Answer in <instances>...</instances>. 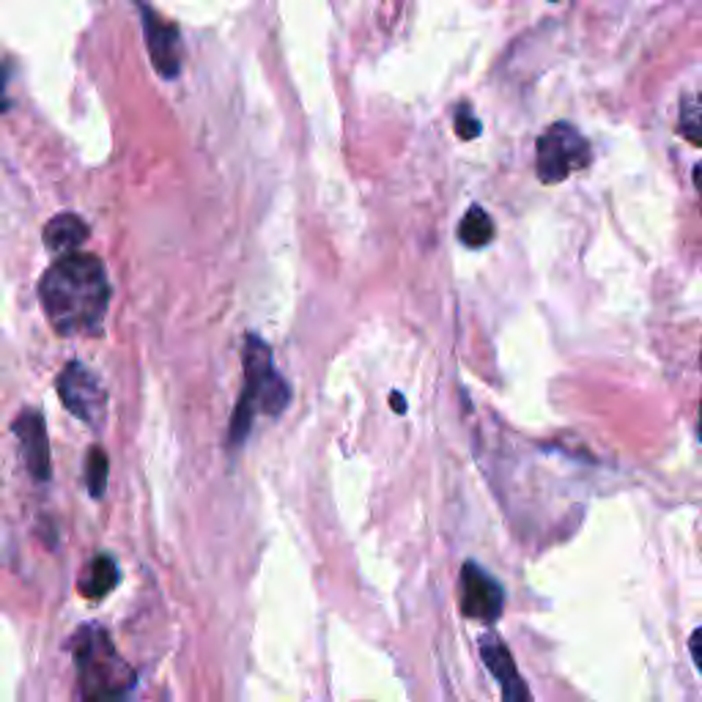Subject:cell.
Wrapping results in <instances>:
<instances>
[{
    "label": "cell",
    "instance_id": "16",
    "mask_svg": "<svg viewBox=\"0 0 702 702\" xmlns=\"http://www.w3.org/2000/svg\"><path fill=\"white\" fill-rule=\"evenodd\" d=\"M390 406H393V409H398L401 415H404V411H406V401H404V395H401V393H393V395H390Z\"/></svg>",
    "mask_w": 702,
    "mask_h": 702
},
{
    "label": "cell",
    "instance_id": "3",
    "mask_svg": "<svg viewBox=\"0 0 702 702\" xmlns=\"http://www.w3.org/2000/svg\"><path fill=\"white\" fill-rule=\"evenodd\" d=\"M75 667L81 678V694L86 700H119L135 686V673L119 656L108 631L99 626H83L75 635Z\"/></svg>",
    "mask_w": 702,
    "mask_h": 702
},
{
    "label": "cell",
    "instance_id": "6",
    "mask_svg": "<svg viewBox=\"0 0 702 702\" xmlns=\"http://www.w3.org/2000/svg\"><path fill=\"white\" fill-rule=\"evenodd\" d=\"M140 7V20H144L146 47L155 69L165 81H176L182 75V39H178V28L168 20H162L146 0H137Z\"/></svg>",
    "mask_w": 702,
    "mask_h": 702
},
{
    "label": "cell",
    "instance_id": "8",
    "mask_svg": "<svg viewBox=\"0 0 702 702\" xmlns=\"http://www.w3.org/2000/svg\"><path fill=\"white\" fill-rule=\"evenodd\" d=\"M12 431L17 434L20 447H23L28 472L34 475L36 480H41V483H47L52 475V467H50V440H47L45 417H41L39 411L25 409L23 415L12 423Z\"/></svg>",
    "mask_w": 702,
    "mask_h": 702
},
{
    "label": "cell",
    "instance_id": "9",
    "mask_svg": "<svg viewBox=\"0 0 702 702\" xmlns=\"http://www.w3.org/2000/svg\"><path fill=\"white\" fill-rule=\"evenodd\" d=\"M480 653H483L485 667H489L491 673H494V678L503 683L505 700H530V689L521 683L514 658H510V651L497 640V637L494 635L485 637V640L480 642Z\"/></svg>",
    "mask_w": 702,
    "mask_h": 702
},
{
    "label": "cell",
    "instance_id": "12",
    "mask_svg": "<svg viewBox=\"0 0 702 702\" xmlns=\"http://www.w3.org/2000/svg\"><path fill=\"white\" fill-rule=\"evenodd\" d=\"M115 584H119V566H115V559L108 557V554H99L91 566H88L86 579L81 582V590L88 599H102Z\"/></svg>",
    "mask_w": 702,
    "mask_h": 702
},
{
    "label": "cell",
    "instance_id": "1",
    "mask_svg": "<svg viewBox=\"0 0 702 702\" xmlns=\"http://www.w3.org/2000/svg\"><path fill=\"white\" fill-rule=\"evenodd\" d=\"M39 299L58 335H97L110 303L104 263L88 253H63L41 274Z\"/></svg>",
    "mask_w": 702,
    "mask_h": 702
},
{
    "label": "cell",
    "instance_id": "5",
    "mask_svg": "<svg viewBox=\"0 0 702 702\" xmlns=\"http://www.w3.org/2000/svg\"><path fill=\"white\" fill-rule=\"evenodd\" d=\"M58 395H61V404L77 420H83L91 429L102 426L104 411H108V395H104L102 382L91 368H86L83 362H69L58 377Z\"/></svg>",
    "mask_w": 702,
    "mask_h": 702
},
{
    "label": "cell",
    "instance_id": "17",
    "mask_svg": "<svg viewBox=\"0 0 702 702\" xmlns=\"http://www.w3.org/2000/svg\"><path fill=\"white\" fill-rule=\"evenodd\" d=\"M697 640H700V631H694V637H691V653H694V662L700 664V651H697Z\"/></svg>",
    "mask_w": 702,
    "mask_h": 702
},
{
    "label": "cell",
    "instance_id": "4",
    "mask_svg": "<svg viewBox=\"0 0 702 702\" xmlns=\"http://www.w3.org/2000/svg\"><path fill=\"white\" fill-rule=\"evenodd\" d=\"M535 155V171L543 184L566 182L571 173L582 171L593 160V151H590L584 135L568 121H557L538 137Z\"/></svg>",
    "mask_w": 702,
    "mask_h": 702
},
{
    "label": "cell",
    "instance_id": "14",
    "mask_svg": "<svg viewBox=\"0 0 702 702\" xmlns=\"http://www.w3.org/2000/svg\"><path fill=\"white\" fill-rule=\"evenodd\" d=\"M680 132L689 137L691 146H700V102L694 97L680 102Z\"/></svg>",
    "mask_w": 702,
    "mask_h": 702
},
{
    "label": "cell",
    "instance_id": "7",
    "mask_svg": "<svg viewBox=\"0 0 702 702\" xmlns=\"http://www.w3.org/2000/svg\"><path fill=\"white\" fill-rule=\"evenodd\" d=\"M505 590L485 568L467 563L461 571V612L469 620L494 623L503 615Z\"/></svg>",
    "mask_w": 702,
    "mask_h": 702
},
{
    "label": "cell",
    "instance_id": "13",
    "mask_svg": "<svg viewBox=\"0 0 702 702\" xmlns=\"http://www.w3.org/2000/svg\"><path fill=\"white\" fill-rule=\"evenodd\" d=\"M108 456H104L102 447H91L86 458V483L91 497L99 500L104 494V483H108Z\"/></svg>",
    "mask_w": 702,
    "mask_h": 702
},
{
    "label": "cell",
    "instance_id": "11",
    "mask_svg": "<svg viewBox=\"0 0 702 702\" xmlns=\"http://www.w3.org/2000/svg\"><path fill=\"white\" fill-rule=\"evenodd\" d=\"M458 239L469 250H480V247L491 245V239H494V223H491L489 212L480 209V206H469L467 214L461 218V225H458Z\"/></svg>",
    "mask_w": 702,
    "mask_h": 702
},
{
    "label": "cell",
    "instance_id": "2",
    "mask_svg": "<svg viewBox=\"0 0 702 702\" xmlns=\"http://www.w3.org/2000/svg\"><path fill=\"white\" fill-rule=\"evenodd\" d=\"M242 357H245V390H242V398L234 409V420H231V447L245 445L256 411H267V415L278 417L292 401V387H288L286 379H280V373L274 371L272 352H269V346L261 337L247 335Z\"/></svg>",
    "mask_w": 702,
    "mask_h": 702
},
{
    "label": "cell",
    "instance_id": "10",
    "mask_svg": "<svg viewBox=\"0 0 702 702\" xmlns=\"http://www.w3.org/2000/svg\"><path fill=\"white\" fill-rule=\"evenodd\" d=\"M86 220L77 214H58L45 225V245L50 253H72L88 239Z\"/></svg>",
    "mask_w": 702,
    "mask_h": 702
},
{
    "label": "cell",
    "instance_id": "15",
    "mask_svg": "<svg viewBox=\"0 0 702 702\" xmlns=\"http://www.w3.org/2000/svg\"><path fill=\"white\" fill-rule=\"evenodd\" d=\"M480 132H483V124L475 119L472 108H469V104H461V108L456 110V135L461 137V140H475Z\"/></svg>",
    "mask_w": 702,
    "mask_h": 702
},
{
    "label": "cell",
    "instance_id": "18",
    "mask_svg": "<svg viewBox=\"0 0 702 702\" xmlns=\"http://www.w3.org/2000/svg\"><path fill=\"white\" fill-rule=\"evenodd\" d=\"M554 3H557V0H554Z\"/></svg>",
    "mask_w": 702,
    "mask_h": 702
}]
</instances>
